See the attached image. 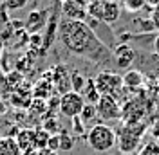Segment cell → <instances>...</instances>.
Wrapping results in <instances>:
<instances>
[{"instance_id": "1", "label": "cell", "mask_w": 159, "mask_h": 155, "mask_svg": "<svg viewBox=\"0 0 159 155\" xmlns=\"http://www.w3.org/2000/svg\"><path fill=\"white\" fill-rule=\"evenodd\" d=\"M58 38L61 45L74 56L85 58L99 65L114 63L112 51L99 40L96 31H92L85 22L63 18L58 24Z\"/></svg>"}, {"instance_id": "2", "label": "cell", "mask_w": 159, "mask_h": 155, "mask_svg": "<svg viewBox=\"0 0 159 155\" xmlns=\"http://www.w3.org/2000/svg\"><path fill=\"white\" fill-rule=\"evenodd\" d=\"M145 132H147V123H138V125L121 123V126L116 130V146L119 148V152L125 155L134 153L141 144Z\"/></svg>"}, {"instance_id": "3", "label": "cell", "mask_w": 159, "mask_h": 155, "mask_svg": "<svg viewBox=\"0 0 159 155\" xmlns=\"http://www.w3.org/2000/svg\"><path fill=\"white\" fill-rule=\"evenodd\" d=\"M85 141L90 150H94L98 153H105L116 146V130L105 123H98L87 130Z\"/></svg>"}, {"instance_id": "4", "label": "cell", "mask_w": 159, "mask_h": 155, "mask_svg": "<svg viewBox=\"0 0 159 155\" xmlns=\"http://www.w3.org/2000/svg\"><path fill=\"white\" fill-rule=\"evenodd\" d=\"M94 87L99 92V96H110L119 99V94L123 92V81L121 76L112 70H103L94 78Z\"/></svg>"}, {"instance_id": "5", "label": "cell", "mask_w": 159, "mask_h": 155, "mask_svg": "<svg viewBox=\"0 0 159 155\" xmlns=\"http://www.w3.org/2000/svg\"><path fill=\"white\" fill-rule=\"evenodd\" d=\"M119 4L116 0H92L89 4V16L98 22L114 24L119 20Z\"/></svg>"}, {"instance_id": "6", "label": "cell", "mask_w": 159, "mask_h": 155, "mask_svg": "<svg viewBox=\"0 0 159 155\" xmlns=\"http://www.w3.org/2000/svg\"><path fill=\"white\" fill-rule=\"evenodd\" d=\"M148 114V105H147V97L139 96L132 97L127 103H123L121 107V121L125 125H138V123H145L143 119Z\"/></svg>"}, {"instance_id": "7", "label": "cell", "mask_w": 159, "mask_h": 155, "mask_svg": "<svg viewBox=\"0 0 159 155\" xmlns=\"http://www.w3.org/2000/svg\"><path fill=\"white\" fill-rule=\"evenodd\" d=\"M85 97L83 94H76V92H67V94H63V96L60 97V114L65 117H70V119H74V117H78L81 114V110L85 107Z\"/></svg>"}, {"instance_id": "8", "label": "cell", "mask_w": 159, "mask_h": 155, "mask_svg": "<svg viewBox=\"0 0 159 155\" xmlns=\"http://www.w3.org/2000/svg\"><path fill=\"white\" fill-rule=\"evenodd\" d=\"M96 107V116L103 121H116L121 119V105L118 99L110 96H99Z\"/></svg>"}, {"instance_id": "9", "label": "cell", "mask_w": 159, "mask_h": 155, "mask_svg": "<svg viewBox=\"0 0 159 155\" xmlns=\"http://www.w3.org/2000/svg\"><path fill=\"white\" fill-rule=\"evenodd\" d=\"M61 13H63L65 20L85 22L89 18V0H63Z\"/></svg>"}, {"instance_id": "10", "label": "cell", "mask_w": 159, "mask_h": 155, "mask_svg": "<svg viewBox=\"0 0 159 155\" xmlns=\"http://www.w3.org/2000/svg\"><path fill=\"white\" fill-rule=\"evenodd\" d=\"M112 56H114V63L119 69L129 70L130 65L134 63L136 52H134V49L130 47L129 43H119L118 47H116V51H112Z\"/></svg>"}, {"instance_id": "11", "label": "cell", "mask_w": 159, "mask_h": 155, "mask_svg": "<svg viewBox=\"0 0 159 155\" xmlns=\"http://www.w3.org/2000/svg\"><path fill=\"white\" fill-rule=\"evenodd\" d=\"M47 18H49V13L45 9L33 11L29 15V18H27V22H25V31L27 33H33V34H38V31L45 27Z\"/></svg>"}, {"instance_id": "12", "label": "cell", "mask_w": 159, "mask_h": 155, "mask_svg": "<svg viewBox=\"0 0 159 155\" xmlns=\"http://www.w3.org/2000/svg\"><path fill=\"white\" fill-rule=\"evenodd\" d=\"M121 81H123V88H127V90H138V88L143 85L145 78H143V72H141V70L129 69V70L121 76Z\"/></svg>"}, {"instance_id": "13", "label": "cell", "mask_w": 159, "mask_h": 155, "mask_svg": "<svg viewBox=\"0 0 159 155\" xmlns=\"http://www.w3.org/2000/svg\"><path fill=\"white\" fill-rule=\"evenodd\" d=\"M54 72H56L54 74V85L60 90V94L63 96V94L70 92V74L67 72V69L60 65V67L54 69Z\"/></svg>"}, {"instance_id": "14", "label": "cell", "mask_w": 159, "mask_h": 155, "mask_svg": "<svg viewBox=\"0 0 159 155\" xmlns=\"http://www.w3.org/2000/svg\"><path fill=\"white\" fill-rule=\"evenodd\" d=\"M0 155H22L13 137H0Z\"/></svg>"}, {"instance_id": "15", "label": "cell", "mask_w": 159, "mask_h": 155, "mask_svg": "<svg viewBox=\"0 0 159 155\" xmlns=\"http://www.w3.org/2000/svg\"><path fill=\"white\" fill-rule=\"evenodd\" d=\"M16 144H18L20 152H25L27 148H34V141H33V130H22L16 135Z\"/></svg>"}, {"instance_id": "16", "label": "cell", "mask_w": 159, "mask_h": 155, "mask_svg": "<svg viewBox=\"0 0 159 155\" xmlns=\"http://www.w3.org/2000/svg\"><path fill=\"white\" fill-rule=\"evenodd\" d=\"M85 83H87V79L81 76L78 70H72V74H70V88H72V92L81 94L83 88H85Z\"/></svg>"}, {"instance_id": "17", "label": "cell", "mask_w": 159, "mask_h": 155, "mask_svg": "<svg viewBox=\"0 0 159 155\" xmlns=\"http://www.w3.org/2000/svg\"><path fill=\"white\" fill-rule=\"evenodd\" d=\"M96 107L94 105H90V103H85V107H83V110H81V114H80V119L87 125L89 121H92V119H96Z\"/></svg>"}, {"instance_id": "18", "label": "cell", "mask_w": 159, "mask_h": 155, "mask_svg": "<svg viewBox=\"0 0 159 155\" xmlns=\"http://www.w3.org/2000/svg\"><path fill=\"white\" fill-rule=\"evenodd\" d=\"M60 137V150H65V152H69V150H72V146H74V139L65 132V130H61L58 134Z\"/></svg>"}, {"instance_id": "19", "label": "cell", "mask_w": 159, "mask_h": 155, "mask_svg": "<svg viewBox=\"0 0 159 155\" xmlns=\"http://www.w3.org/2000/svg\"><path fill=\"white\" fill-rule=\"evenodd\" d=\"M138 155H159L157 143H147V144H143L141 150L138 152Z\"/></svg>"}, {"instance_id": "20", "label": "cell", "mask_w": 159, "mask_h": 155, "mask_svg": "<svg viewBox=\"0 0 159 155\" xmlns=\"http://www.w3.org/2000/svg\"><path fill=\"white\" fill-rule=\"evenodd\" d=\"M27 4H29V0H4V6L11 11L22 9V7H25Z\"/></svg>"}, {"instance_id": "21", "label": "cell", "mask_w": 159, "mask_h": 155, "mask_svg": "<svg viewBox=\"0 0 159 155\" xmlns=\"http://www.w3.org/2000/svg\"><path fill=\"white\" fill-rule=\"evenodd\" d=\"M145 2H147V0H123L125 7H127L129 11H138V9H141Z\"/></svg>"}, {"instance_id": "22", "label": "cell", "mask_w": 159, "mask_h": 155, "mask_svg": "<svg viewBox=\"0 0 159 155\" xmlns=\"http://www.w3.org/2000/svg\"><path fill=\"white\" fill-rule=\"evenodd\" d=\"M72 130L76 132V135H81L83 132H87V130H85V123L80 119V116L72 119Z\"/></svg>"}, {"instance_id": "23", "label": "cell", "mask_w": 159, "mask_h": 155, "mask_svg": "<svg viewBox=\"0 0 159 155\" xmlns=\"http://www.w3.org/2000/svg\"><path fill=\"white\" fill-rule=\"evenodd\" d=\"M47 150H51V152H58L60 150V137L58 135H51L49 141H47Z\"/></svg>"}, {"instance_id": "24", "label": "cell", "mask_w": 159, "mask_h": 155, "mask_svg": "<svg viewBox=\"0 0 159 155\" xmlns=\"http://www.w3.org/2000/svg\"><path fill=\"white\" fill-rule=\"evenodd\" d=\"M152 25L159 29V7H157V9H154V16H152Z\"/></svg>"}, {"instance_id": "25", "label": "cell", "mask_w": 159, "mask_h": 155, "mask_svg": "<svg viewBox=\"0 0 159 155\" xmlns=\"http://www.w3.org/2000/svg\"><path fill=\"white\" fill-rule=\"evenodd\" d=\"M36 155H56V153H54V152H51V150H47V148H45V150H38V152H36Z\"/></svg>"}, {"instance_id": "26", "label": "cell", "mask_w": 159, "mask_h": 155, "mask_svg": "<svg viewBox=\"0 0 159 155\" xmlns=\"http://www.w3.org/2000/svg\"><path fill=\"white\" fill-rule=\"evenodd\" d=\"M154 51H156V54L159 56V34L156 36V40H154Z\"/></svg>"}, {"instance_id": "27", "label": "cell", "mask_w": 159, "mask_h": 155, "mask_svg": "<svg viewBox=\"0 0 159 155\" xmlns=\"http://www.w3.org/2000/svg\"><path fill=\"white\" fill-rule=\"evenodd\" d=\"M147 2H148V6H152V7H156V9L159 7V0H147Z\"/></svg>"}, {"instance_id": "28", "label": "cell", "mask_w": 159, "mask_h": 155, "mask_svg": "<svg viewBox=\"0 0 159 155\" xmlns=\"http://www.w3.org/2000/svg\"><path fill=\"white\" fill-rule=\"evenodd\" d=\"M157 146H159V137H157Z\"/></svg>"}, {"instance_id": "29", "label": "cell", "mask_w": 159, "mask_h": 155, "mask_svg": "<svg viewBox=\"0 0 159 155\" xmlns=\"http://www.w3.org/2000/svg\"><path fill=\"white\" fill-rule=\"evenodd\" d=\"M107 155H112V153H107Z\"/></svg>"}, {"instance_id": "30", "label": "cell", "mask_w": 159, "mask_h": 155, "mask_svg": "<svg viewBox=\"0 0 159 155\" xmlns=\"http://www.w3.org/2000/svg\"><path fill=\"white\" fill-rule=\"evenodd\" d=\"M60 2H63V0H60Z\"/></svg>"}]
</instances>
